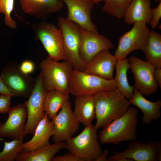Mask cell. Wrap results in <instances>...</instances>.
I'll list each match as a JSON object with an SVG mask.
<instances>
[{
  "mask_svg": "<svg viewBox=\"0 0 161 161\" xmlns=\"http://www.w3.org/2000/svg\"><path fill=\"white\" fill-rule=\"evenodd\" d=\"M94 96L97 130L103 128L126 112L130 103L117 89L101 92Z\"/></svg>",
  "mask_w": 161,
  "mask_h": 161,
  "instance_id": "cell-1",
  "label": "cell"
},
{
  "mask_svg": "<svg viewBox=\"0 0 161 161\" xmlns=\"http://www.w3.org/2000/svg\"><path fill=\"white\" fill-rule=\"evenodd\" d=\"M138 113L137 109L129 106L124 114L103 128L98 135L100 142L117 145L122 142L135 140Z\"/></svg>",
  "mask_w": 161,
  "mask_h": 161,
  "instance_id": "cell-2",
  "label": "cell"
},
{
  "mask_svg": "<svg viewBox=\"0 0 161 161\" xmlns=\"http://www.w3.org/2000/svg\"><path fill=\"white\" fill-rule=\"evenodd\" d=\"M39 67L43 86L47 91L58 89L69 94L68 83L74 69L69 62L64 60L59 62L47 56L40 63Z\"/></svg>",
  "mask_w": 161,
  "mask_h": 161,
  "instance_id": "cell-3",
  "label": "cell"
},
{
  "mask_svg": "<svg viewBox=\"0 0 161 161\" xmlns=\"http://www.w3.org/2000/svg\"><path fill=\"white\" fill-rule=\"evenodd\" d=\"M69 93L75 97L94 95L100 92L117 89L114 78L107 80L83 71L73 69L68 83Z\"/></svg>",
  "mask_w": 161,
  "mask_h": 161,
  "instance_id": "cell-4",
  "label": "cell"
},
{
  "mask_svg": "<svg viewBox=\"0 0 161 161\" xmlns=\"http://www.w3.org/2000/svg\"><path fill=\"white\" fill-rule=\"evenodd\" d=\"M97 131L92 124L85 126L79 134L65 142L66 148L83 161H96L102 152Z\"/></svg>",
  "mask_w": 161,
  "mask_h": 161,
  "instance_id": "cell-5",
  "label": "cell"
},
{
  "mask_svg": "<svg viewBox=\"0 0 161 161\" xmlns=\"http://www.w3.org/2000/svg\"><path fill=\"white\" fill-rule=\"evenodd\" d=\"M63 37L65 59L74 69L83 71L85 64L79 54L81 28L74 22L64 17H60L58 22Z\"/></svg>",
  "mask_w": 161,
  "mask_h": 161,
  "instance_id": "cell-6",
  "label": "cell"
},
{
  "mask_svg": "<svg viewBox=\"0 0 161 161\" xmlns=\"http://www.w3.org/2000/svg\"><path fill=\"white\" fill-rule=\"evenodd\" d=\"M32 27L36 38L41 43L48 56L57 61L64 60L63 37L59 28L45 21L34 23Z\"/></svg>",
  "mask_w": 161,
  "mask_h": 161,
  "instance_id": "cell-7",
  "label": "cell"
},
{
  "mask_svg": "<svg viewBox=\"0 0 161 161\" xmlns=\"http://www.w3.org/2000/svg\"><path fill=\"white\" fill-rule=\"evenodd\" d=\"M0 76L13 97H29L35 84V79L23 73L15 62H9L4 66Z\"/></svg>",
  "mask_w": 161,
  "mask_h": 161,
  "instance_id": "cell-8",
  "label": "cell"
},
{
  "mask_svg": "<svg viewBox=\"0 0 161 161\" xmlns=\"http://www.w3.org/2000/svg\"><path fill=\"white\" fill-rule=\"evenodd\" d=\"M124 151L114 152L108 157L109 161H157L161 160V143L155 141L146 143L131 141Z\"/></svg>",
  "mask_w": 161,
  "mask_h": 161,
  "instance_id": "cell-9",
  "label": "cell"
},
{
  "mask_svg": "<svg viewBox=\"0 0 161 161\" xmlns=\"http://www.w3.org/2000/svg\"><path fill=\"white\" fill-rule=\"evenodd\" d=\"M147 24L144 22L135 23L130 30L120 37L114 55L117 61L126 58L134 50L144 52L151 30Z\"/></svg>",
  "mask_w": 161,
  "mask_h": 161,
  "instance_id": "cell-10",
  "label": "cell"
},
{
  "mask_svg": "<svg viewBox=\"0 0 161 161\" xmlns=\"http://www.w3.org/2000/svg\"><path fill=\"white\" fill-rule=\"evenodd\" d=\"M35 79V86L29 99L24 102L27 108V114L24 137L30 134L33 135L38 123L45 114L43 103L47 91L43 86L40 73Z\"/></svg>",
  "mask_w": 161,
  "mask_h": 161,
  "instance_id": "cell-11",
  "label": "cell"
},
{
  "mask_svg": "<svg viewBox=\"0 0 161 161\" xmlns=\"http://www.w3.org/2000/svg\"><path fill=\"white\" fill-rule=\"evenodd\" d=\"M129 60L135 80L134 89L146 96L156 92L159 87L153 76L154 67L148 62L135 56H131Z\"/></svg>",
  "mask_w": 161,
  "mask_h": 161,
  "instance_id": "cell-12",
  "label": "cell"
},
{
  "mask_svg": "<svg viewBox=\"0 0 161 161\" xmlns=\"http://www.w3.org/2000/svg\"><path fill=\"white\" fill-rule=\"evenodd\" d=\"M51 120L54 127V132L52 136L54 143L66 142L79 129L80 123L75 117L69 100Z\"/></svg>",
  "mask_w": 161,
  "mask_h": 161,
  "instance_id": "cell-13",
  "label": "cell"
},
{
  "mask_svg": "<svg viewBox=\"0 0 161 161\" xmlns=\"http://www.w3.org/2000/svg\"><path fill=\"white\" fill-rule=\"evenodd\" d=\"M113 47V44L105 35L81 28L79 54L85 64L101 52Z\"/></svg>",
  "mask_w": 161,
  "mask_h": 161,
  "instance_id": "cell-14",
  "label": "cell"
},
{
  "mask_svg": "<svg viewBox=\"0 0 161 161\" xmlns=\"http://www.w3.org/2000/svg\"><path fill=\"white\" fill-rule=\"evenodd\" d=\"M66 6L68 20L79 26L81 29L98 32L96 25L91 18V13L94 4L92 0H61Z\"/></svg>",
  "mask_w": 161,
  "mask_h": 161,
  "instance_id": "cell-15",
  "label": "cell"
},
{
  "mask_svg": "<svg viewBox=\"0 0 161 161\" xmlns=\"http://www.w3.org/2000/svg\"><path fill=\"white\" fill-rule=\"evenodd\" d=\"M4 123H0V137L13 140L24 138L27 111L24 103L10 107Z\"/></svg>",
  "mask_w": 161,
  "mask_h": 161,
  "instance_id": "cell-16",
  "label": "cell"
},
{
  "mask_svg": "<svg viewBox=\"0 0 161 161\" xmlns=\"http://www.w3.org/2000/svg\"><path fill=\"white\" fill-rule=\"evenodd\" d=\"M24 13L41 21L59 11L64 7L61 0H19Z\"/></svg>",
  "mask_w": 161,
  "mask_h": 161,
  "instance_id": "cell-17",
  "label": "cell"
},
{
  "mask_svg": "<svg viewBox=\"0 0 161 161\" xmlns=\"http://www.w3.org/2000/svg\"><path fill=\"white\" fill-rule=\"evenodd\" d=\"M117 60L108 50L101 52L85 64L83 71L104 79L114 78L113 72Z\"/></svg>",
  "mask_w": 161,
  "mask_h": 161,
  "instance_id": "cell-18",
  "label": "cell"
},
{
  "mask_svg": "<svg viewBox=\"0 0 161 161\" xmlns=\"http://www.w3.org/2000/svg\"><path fill=\"white\" fill-rule=\"evenodd\" d=\"M54 132L53 122L45 114L37 126L32 138L24 143L23 149L31 152L48 146L50 144V139Z\"/></svg>",
  "mask_w": 161,
  "mask_h": 161,
  "instance_id": "cell-19",
  "label": "cell"
},
{
  "mask_svg": "<svg viewBox=\"0 0 161 161\" xmlns=\"http://www.w3.org/2000/svg\"><path fill=\"white\" fill-rule=\"evenodd\" d=\"M130 103L139 108L143 116L141 120L145 124H150L152 121L159 119L161 116L160 109L161 101L157 100L152 102L145 98L137 89H134L132 97L129 100Z\"/></svg>",
  "mask_w": 161,
  "mask_h": 161,
  "instance_id": "cell-20",
  "label": "cell"
},
{
  "mask_svg": "<svg viewBox=\"0 0 161 161\" xmlns=\"http://www.w3.org/2000/svg\"><path fill=\"white\" fill-rule=\"evenodd\" d=\"M151 0H132L126 9L123 17L128 25L139 22L149 24L151 19Z\"/></svg>",
  "mask_w": 161,
  "mask_h": 161,
  "instance_id": "cell-21",
  "label": "cell"
},
{
  "mask_svg": "<svg viewBox=\"0 0 161 161\" xmlns=\"http://www.w3.org/2000/svg\"><path fill=\"white\" fill-rule=\"evenodd\" d=\"M75 97L73 112L75 117L85 126L91 124L96 118L94 96L86 95Z\"/></svg>",
  "mask_w": 161,
  "mask_h": 161,
  "instance_id": "cell-22",
  "label": "cell"
},
{
  "mask_svg": "<svg viewBox=\"0 0 161 161\" xmlns=\"http://www.w3.org/2000/svg\"><path fill=\"white\" fill-rule=\"evenodd\" d=\"M65 142L54 143L36 150L27 152L23 149L18 155L16 161H51L55 155L66 148Z\"/></svg>",
  "mask_w": 161,
  "mask_h": 161,
  "instance_id": "cell-23",
  "label": "cell"
},
{
  "mask_svg": "<svg viewBox=\"0 0 161 161\" xmlns=\"http://www.w3.org/2000/svg\"><path fill=\"white\" fill-rule=\"evenodd\" d=\"M115 69L116 74L114 79L117 89L127 99H129L134 95V88L129 84L128 79L127 73L130 69L129 58H126L117 60Z\"/></svg>",
  "mask_w": 161,
  "mask_h": 161,
  "instance_id": "cell-24",
  "label": "cell"
},
{
  "mask_svg": "<svg viewBox=\"0 0 161 161\" xmlns=\"http://www.w3.org/2000/svg\"><path fill=\"white\" fill-rule=\"evenodd\" d=\"M69 94L58 89L47 91L44 98L43 109L48 118L52 120L68 101Z\"/></svg>",
  "mask_w": 161,
  "mask_h": 161,
  "instance_id": "cell-25",
  "label": "cell"
},
{
  "mask_svg": "<svg viewBox=\"0 0 161 161\" xmlns=\"http://www.w3.org/2000/svg\"><path fill=\"white\" fill-rule=\"evenodd\" d=\"M146 61L155 68H161V35L151 30L143 52Z\"/></svg>",
  "mask_w": 161,
  "mask_h": 161,
  "instance_id": "cell-26",
  "label": "cell"
},
{
  "mask_svg": "<svg viewBox=\"0 0 161 161\" xmlns=\"http://www.w3.org/2000/svg\"><path fill=\"white\" fill-rule=\"evenodd\" d=\"M23 139H15L7 142L0 138V140L4 142V146L3 150L0 152V161L16 160L23 149Z\"/></svg>",
  "mask_w": 161,
  "mask_h": 161,
  "instance_id": "cell-27",
  "label": "cell"
},
{
  "mask_svg": "<svg viewBox=\"0 0 161 161\" xmlns=\"http://www.w3.org/2000/svg\"><path fill=\"white\" fill-rule=\"evenodd\" d=\"M132 0H103L102 12L116 18H123L128 6Z\"/></svg>",
  "mask_w": 161,
  "mask_h": 161,
  "instance_id": "cell-28",
  "label": "cell"
},
{
  "mask_svg": "<svg viewBox=\"0 0 161 161\" xmlns=\"http://www.w3.org/2000/svg\"><path fill=\"white\" fill-rule=\"evenodd\" d=\"M14 2L15 0H0V13L4 16L5 25L11 29H16L17 26L11 16L14 9Z\"/></svg>",
  "mask_w": 161,
  "mask_h": 161,
  "instance_id": "cell-29",
  "label": "cell"
},
{
  "mask_svg": "<svg viewBox=\"0 0 161 161\" xmlns=\"http://www.w3.org/2000/svg\"><path fill=\"white\" fill-rule=\"evenodd\" d=\"M151 19L150 22L151 28L154 29L157 27L161 18V0L155 8L151 9Z\"/></svg>",
  "mask_w": 161,
  "mask_h": 161,
  "instance_id": "cell-30",
  "label": "cell"
},
{
  "mask_svg": "<svg viewBox=\"0 0 161 161\" xmlns=\"http://www.w3.org/2000/svg\"><path fill=\"white\" fill-rule=\"evenodd\" d=\"M12 97L10 95L0 94V113H7L10 108Z\"/></svg>",
  "mask_w": 161,
  "mask_h": 161,
  "instance_id": "cell-31",
  "label": "cell"
},
{
  "mask_svg": "<svg viewBox=\"0 0 161 161\" xmlns=\"http://www.w3.org/2000/svg\"><path fill=\"white\" fill-rule=\"evenodd\" d=\"M52 161H83L74 154L69 152L65 154L54 157Z\"/></svg>",
  "mask_w": 161,
  "mask_h": 161,
  "instance_id": "cell-32",
  "label": "cell"
},
{
  "mask_svg": "<svg viewBox=\"0 0 161 161\" xmlns=\"http://www.w3.org/2000/svg\"><path fill=\"white\" fill-rule=\"evenodd\" d=\"M21 70L24 73L28 75L32 73L35 69V66L33 63L29 60L23 61L19 66Z\"/></svg>",
  "mask_w": 161,
  "mask_h": 161,
  "instance_id": "cell-33",
  "label": "cell"
},
{
  "mask_svg": "<svg viewBox=\"0 0 161 161\" xmlns=\"http://www.w3.org/2000/svg\"><path fill=\"white\" fill-rule=\"evenodd\" d=\"M153 76L154 80L158 87L161 88V68H155Z\"/></svg>",
  "mask_w": 161,
  "mask_h": 161,
  "instance_id": "cell-34",
  "label": "cell"
},
{
  "mask_svg": "<svg viewBox=\"0 0 161 161\" xmlns=\"http://www.w3.org/2000/svg\"><path fill=\"white\" fill-rule=\"evenodd\" d=\"M0 94L9 95L13 97L12 93L7 88L0 76Z\"/></svg>",
  "mask_w": 161,
  "mask_h": 161,
  "instance_id": "cell-35",
  "label": "cell"
},
{
  "mask_svg": "<svg viewBox=\"0 0 161 161\" xmlns=\"http://www.w3.org/2000/svg\"><path fill=\"white\" fill-rule=\"evenodd\" d=\"M109 152L108 150H106L102 152L97 158L96 161H109L107 156Z\"/></svg>",
  "mask_w": 161,
  "mask_h": 161,
  "instance_id": "cell-36",
  "label": "cell"
},
{
  "mask_svg": "<svg viewBox=\"0 0 161 161\" xmlns=\"http://www.w3.org/2000/svg\"><path fill=\"white\" fill-rule=\"evenodd\" d=\"M94 4H97L103 1V0H92Z\"/></svg>",
  "mask_w": 161,
  "mask_h": 161,
  "instance_id": "cell-37",
  "label": "cell"
},
{
  "mask_svg": "<svg viewBox=\"0 0 161 161\" xmlns=\"http://www.w3.org/2000/svg\"><path fill=\"white\" fill-rule=\"evenodd\" d=\"M154 1H160L161 0H153Z\"/></svg>",
  "mask_w": 161,
  "mask_h": 161,
  "instance_id": "cell-38",
  "label": "cell"
}]
</instances>
